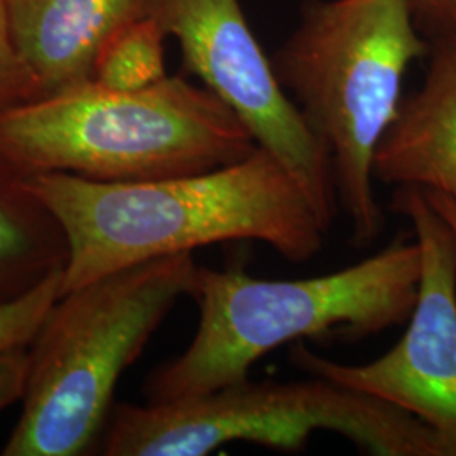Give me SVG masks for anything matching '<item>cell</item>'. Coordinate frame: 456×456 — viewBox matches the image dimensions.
Here are the masks:
<instances>
[{"label": "cell", "instance_id": "obj_4", "mask_svg": "<svg viewBox=\"0 0 456 456\" xmlns=\"http://www.w3.org/2000/svg\"><path fill=\"white\" fill-rule=\"evenodd\" d=\"M428 46L408 0H314L277 49V78L326 147L355 247L384 230L375 151L401 107L404 75Z\"/></svg>", "mask_w": 456, "mask_h": 456}, {"label": "cell", "instance_id": "obj_16", "mask_svg": "<svg viewBox=\"0 0 456 456\" xmlns=\"http://www.w3.org/2000/svg\"><path fill=\"white\" fill-rule=\"evenodd\" d=\"M408 2L414 9L416 16L428 17L438 22L443 28L448 26L452 0H408Z\"/></svg>", "mask_w": 456, "mask_h": 456}, {"label": "cell", "instance_id": "obj_9", "mask_svg": "<svg viewBox=\"0 0 456 456\" xmlns=\"http://www.w3.org/2000/svg\"><path fill=\"white\" fill-rule=\"evenodd\" d=\"M22 61L45 95L90 82L98 53L147 14V0H2Z\"/></svg>", "mask_w": 456, "mask_h": 456}, {"label": "cell", "instance_id": "obj_14", "mask_svg": "<svg viewBox=\"0 0 456 456\" xmlns=\"http://www.w3.org/2000/svg\"><path fill=\"white\" fill-rule=\"evenodd\" d=\"M46 97L31 69L19 56L0 0V110Z\"/></svg>", "mask_w": 456, "mask_h": 456}, {"label": "cell", "instance_id": "obj_6", "mask_svg": "<svg viewBox=\"0 0 456 456\" xmlns=\"http://www.w3.org/2000/svg\"><path fill=\"white\" fill-rule=\"evenodd\" d=\"M254 382L146 406H112L100 448L107 456H205L232 441L305 452L331 431L374 456H444L436 433L404 409L322 377Z\"/></svg>", "mask_w": 456, "mask_h": 456}, {"label": "cell", "instance_id": "obj_13", "mask_svg": "<svg viewBox=\"0 0 456 456\" xmlns=\"http://www.w3.org/2000/svg\"><path fill=\"white\" fill-rule=\"evenodd\" d=\"M63 271H56L28 293L0 301V354L33 342L49 310L61 296Z\"/></svg>", "mask_w": 456, "mask_h": 456}, {"label": "cell", "instance_id": "obj_2", "mask_svg": "<svg viewBox=\"0 0 456 456\" xmlns=\"http://www.w3.org/2000/svg\"><path fill=\"white\" fill-rule=\"evenodd\" d=\"M421 279L419 245L395 242L325 276L265 281L196 269L200 322L190 346L144 384L147 403L218 391L248 379L269 352L303 340H362L408 322Z\"/></svg>", "mask_w": 456, "mask_h": 456}, {"label": "cell", "instance_id": "obj_10", "mask_svg": "<svg viewBox=\"0 0 456 456\" xmlns=\"http://www.w3.org/2000/svg\"><path fill=\"white\" fill-rule=\"evenodd\" d=\"M374 178L456 200V31L444 28L421 88L401 102L375 151Z\"/></svg>", "mask_w": 456, "mask_h": 456}, {"label": "cell", "instance_id": "obj_3", "mask_svg": "<svg viewBox=\"0 0 456 456\" xmlns=\"http://www.w3.org/2000/svg\"><path fill=\"white\" fill-rule=\"evenodd\" d=\"M257 147L230 107L181 77L135 92L90 80L0 110V161L22 176L167 180L239 163Z\"/></svg>", "mask_w": 456, "mask_h": 456}, {"label": "cell", "instance_id": "obj_7", "mask_svg": "<svg viewBox=\"0 0 456 456\" xmlns=\"http://www.w3.org/2000/svg\"><path fill=\"white\" fill-rule=\"evenodd\" d=\"M147 14L178 41L186 69L293 175L330 232L340 210L330 154L282 88L240 0H147Z\"/></svg>", "mask_w": 456, "mask_h": 456}, {"label": "cell", "instance_id": "obj_17", "mask_svg": "<svg viewBox=\"0 0 456 456\" xmlns=\"http://www.w3.org/2000/svg\"><path fill=\"white\" fill-rule=\"evenodd\" d=\"M424 195L431 207L440 213L443 220L452 227L456 235V200L452 196L444 195L440 191H431V190H423Z\"/></svg>", "mask_w": 456, "mask_h": 456}, {"label": "cell", "instance_id": "obj_8", "mask_svg": "<svg viewBox=\"0 0 456 456\" xmlns=\"http://www.w3.org/2000/svg\"><path fill=\"white\" fill-rule=\"evenodd\" d=\"M392 212L406 216L421 252L418 297L408 330L387 354L348 365L296 342L294 367L404 409L429 426L444 456H456V235L421 188L397 186Z\"/></svg>", "mask_w": 456, "mask_h": 456}, {"label": "cell", "instance_id": "obj_15", "mask_svg": "<svg viewBox=\"0 0 456 456\" xmlns=\"http://www.w3.org/2000/svg\"><path fill=\"white\" fill-rule=\"evenodd\" d=\"M29 372L28 346H17L0 354V412L22 401Z\"/></svg>", "mask_w": 456, "mask_h": 456}, {"label": "cell", "instance_id": "obj_12", "mask_svg": "<svg viewBox=\"0 0 456 456\" xmlns=\"http://www.w3.org/2000/svg\"><path fill=\"white\" fill-rule=\"evenodd\" d=\"M167 34L149 14L134 19L103 45L92 80L118 92H135L164 80Z\"/></svg>", "mask_w": 456, "mask_h": 456}, {"label": "cell", "instance_id": "obj_18", "mask_svg": "<svg viewBox=\"0 0 456 456\" xmlns=\"http://www.w3.org/2000/svg\"><path fill=\"white\" fill-rule=\"evenodd\" d=\"M446 28H452L456 31V0H452V9H450V20H448V26Z\"/></svg>", "mask_w": 456, "mask_h": 456}, {"label": "cell", "instance_id": "obj_1", "mask_svg": "<svg viewBox=\"0 0 456 456\" xmlns=\"http://www.w3.org/2000/svg\"><path fill=\"white\" fill-rule=\"evenodd\" d=\"M26 184L65 230L61 294L230 240H257L301 264L328 233L293 175L262 147L239 163L180 178L103 183L48 173L26 176Z\"/></svg>", "mask_w": 456, "mask_h": 456}, {"label": "cell", "instance_id": "obj_5", "mask_svg": "<svg viewBox=\"0 0 456 456\" xmlns=\"http://www.w3.org/2000/svg\"><path fill=\"white\" fill-rule=\"evenodd\" d=\"M193 252L131 265L61 294L28 345L22 411L4 456H80L100 446L118 379L196 276Z\"/></svg>", "mask_w": 456, "mask_h": 456}, {"label": "cell", "instance_id": "obj_11", "mask_svg": "<svg viewBox=\"0 0 456 456\" xmlns=\"http://www.w3.org/2000/svg\"><path fill=\"white\" fill-rule=\"evenodd\" d=\"M68 261L65 230L9 164L0 161V301L28 293Z\"/></svg>", "mask_w": 456, "mask_h": 456}]
</instances>
